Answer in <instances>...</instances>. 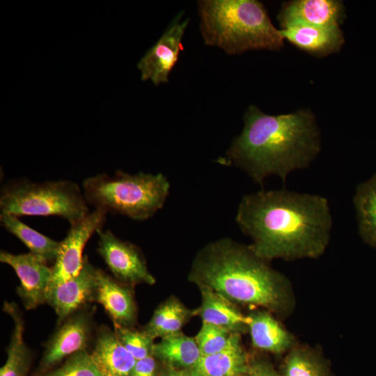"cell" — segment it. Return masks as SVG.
<instances>
[{
    "label": "cell",
    "mask_w": 376,
    "mask_h": 376,
    "mask_svg": "<svg viewBox=\"0 0 376 376\" xmlns=\"http://www.w3.org/2000/svg\"><path fill=\"white\" fill-rule=\"evenodd\" d=\"M235 221L263 259H316L327 249L332 215L327 198L285 189L244 195Z\"/></svg>",
    "instance_id": "6da1fadb"
},
{
    "label": "cell",
    "mask_w": 376,
    "mask_h": 376,
    "mask_svg": "<svg viewBox=\"0 0 376 376\" xmlns=\"http://www.w3.org/2000/svg\"><path fill=\"white\" fill-rule=\"evenodd\" d=\"M244 123L220 162L241 169L259 185L270 175L285 182L291 173L310 166L320 152V132L308 109L269 115L251 106Z\"/></svg>",
    "instance_id": "7a4b0ae2"
},
{
    "label": "cell",
    "mask_w": 376,
    "mask_h": 376,
    "mask_svg": "<svg viewBox=\"0 0 376 376\" xmlns=\"http://www.w3.org/2000/svg\"><path fill=\"white\" fill-rule=\"evenodd\" d=\"M269 263L250 245L223 238L198 251L187 278L198 288L210 289L236 306L285 316L295 306L292 286Z\"/></svg>",
    "instance_id": "3957f363"
},
{
    "label": "cell",
    "mask_w": 376,
    "mask_h": 376,
    "mask_svg": "<svg viewBox=\"0 0 376 376\" xmlns=\"http://www.w3.org/2000/svg\"><path fill=\"white\" fill-rule=\"evenodd\" d=\"M205 44L228 54L251 49L278 50L283 37L263 5L256 0H202L198 2Z\"/></svg>",
    "instance_id": "277c9868"
},
{
    "label": "cell",
    "mask_w": 376,
    "mask_h": 376,
    "mask_svg": "<svg viewBox=\"0 0 376 376\" xmlns=\"http://www.w3.org/2000/svg\"><path fill=\"white\" fill-rule=\"evenodd\" d=\"M83 193L88 205L136 221L152 217L162 209L170 183L162 173L130 174L118 170L114 175L99 173L86 178Z\"/></svg>",
    "instance_id": "5b68a950"
},
{
    "label": "cell",
    "mask_w": 376,
    "mask_h": 376,
    "mask_svg": "<svg viewBox=\"0 0 376 376\" xmlns=\"http://www.w3.org/2000/svg\"><path fill=\"white\" fill-rule=\"evenodd\" d=\"M1 212L16 217L57 216L70 225L90 212L79 185L71 180L33 182L26 178L7 182L0 191Z\"/></svg>",
    "instance_id": "8992f818"
},
{
    "label": "cell",
    "mask_w": 376,
    "mask_h": 376,
    "mask_svg": "<svg viewBox=\"0 0 376 376\" xmlns=\"http://www.w3.org/2000/svg\"><path fill=\"white\" fill-rule=\"evenodd\" d=\"M94 309L89 306L77 311L59 324L45 345L37 370H50L70 355L87 350L93 337Z\"/></svg>",
    "instance_id": "52a82bcc"
},
{
    "label": "cell",
    "mask_w": 376,
    "mask_h": 376,
    "mask_svg": "<svg viewBox=\"0 0 376 376\" xmlns=\"http://www.w3.org/2000/svg\"><path fill=\"white\" fill-rule=\"evenodd\" d=\"M97 252L102 257L111 276L130 285L155 283L141 250L134 244L118 237L110 230L100 229Z\"/></svg>",
    "instance_id": "ba28073f"
},
{
    "label": "cell",
    "mask_w": 376,
    "mask_h": 376,
    "mask_svg": "<svg viewBox=\"0 0 376 376\" xmlns=\"http://www.w3.org/2000/svg\"><path fill=\"white\" fill-rule=\"evenodd\" d=\"M107 214L103 210L95 208L84 218L70 225L67 235L60 241L56 257L52 266V278L49 288L79 273L84 263V249L91 237L102 229Z\"/></svg>",
    "instance_id": "9c48e42d"
},
{
    "label": "cell",
    "mask_w": 376,
    "mask_h": 376,
    "mask_svg": "<svg viewBox=\"0 0 376 376\" xmlns=\"http://www.w3.org/2000/svg\"><path fill=\"white\" fill-rule=\"evenodd\" d=\"M1 263L10 265L19 279L17 294L24 307L27 310L35 309L46 303L52 282V267L40 257L31 252L13 254L1 250Z\"/></svg>",
    "instance_id": "30bf717a"
},
{
    "label": "cell",
    "mask_w": 376,
    "mask_h": 376,
    "mask_svg": "<svg viewBox=\"0 0 376 376\" xmlns=\"http://www.w3.org/2000/svg\"><path fill=\"white\" fill-rule=\"evenodd\" d=\"M182 13H179L159 40L140 59L137 68L142 81L151 80L157 86L166 83L168 77L178 61L182 49V39L189 19L181 21Z\"/></svg>",
    "instance_id": "8fae6325"
},
{
    "label": "cell",
    "mask_w": 376,
    "mask_h": 376,
    "mask_svg": "<svg viewBox=\"0 0 376 376\" xmlns=\"http://www.w3.org/2000/svg\"><path fill=\"white\" fill-rule=\"evenodd\" d=\"M97 269L84 256L79 273L65 282L49 289L46 304L57 315V324L95 301Z\"/></svg>",
    "instance_id": "7c38bea8"
},
{
    "label": "cell",
    "mask_w": 376,
    "mask_h": 376,
    "mask_svg": "<svg viewBox=\"0 0 376 376\" xmlns=\"http://www.w3.org/2000/svg\"><path fill=\"white\" fill-rule=\"evenodd\" d=\"M134 287L117 281L105 271L97 269L95 301L101 304L114 327H134L137 306Z\"/></svg>",
    "instance_id": "4fadbf2b"
},
{
    "label": "cell",
    "mask_w": 376,
    "mask_h": 376,
    "mask_svg": "<svg viewBox=\"0 0 376 376\" xmlns=\"http://www.w3.org/2000/svg\"><path fill=\"white\" fill-rule=\"evenodd\" d=\"M344 15L343 3L334 0H297L285 3L278 19L282 28L300 24L339 26Z\"/></svg>",
    "instance_id": "5bb4252c"
},
{
    "label": "cell",
    "mask_w": 376,
    "mask_h": 376,
    "mask_svg": "<svg viewBox=\"0 0 376 376\" xmlns=\"http://www.w3.org/2000/svg\"><path fill=\"white\" fill-rule=\"evenodd\" d=\"M94 339L90 354L102 376H132L136 360L120 342L114 330L101 325Z\"/></svg>",
    "instance_id": "9a60e30c"
},
{
    "label": "cell",
    "mask_w": 376,
    "mask_h": 376,
    "mask_svg": "<svg viewBox=\"0 0 376 376\" xmlns=\"http://www.w3.org/2000/svg\"><path fill=\"white\" fill-rule=\"evenodd\" d=\"M249 365L240 334H235L226 349L201 356L194 366L185 371L189 376H243L247 373Z\"/></svg>",
    "instance_id": "2e32d148"
},
{
    "label": "cell",
    "mask_w": 376,
    "mask_h": 376,
    "mask_svg": "<svg viewBox=\"0 0 376 376\" xmlns=\"http://www.w3.org/2000/svg\"><path fill=\"white\" fill-rule=\"evenodd\" d=\"M284 39L315 56H324L339 51L344 38L339 26H315L295 24L282 28Z\"/></svg>",
    "instance_id": "e0dca14e"
},
{
    "label": "cell",
    "mask_w": 376,
    "mask_h": 376,
    "mask_svg": "<svg viewBox=\"0 0 376 376\" xmlns=\"http://www.w3.org/2000/svg\"><path fill=\"white\" fill-rule=\"evenodd\" d=\"M201 304L196 308L202 322L214 324L232 333L249 331V317L242 314L236 305L217 292L205 288H198Z\"/></svg>",
    "instance_id": "ac0fdd59"
},
{
    "label": "cell",
    "mask_w": 376,
    "mask_h": 376,
    "mask_svg": "<svg viewBox=\"0 0 376 376\" xmlns=\"http://www.w3.org/2000/svg\"><path fill=\"white\" fill-rule=\"evenodd\" d=\"M249 331L252 345L258 350L281 354L295 345L293 336L265 309L255 310L249 315Z\"/></svg>",
    "instance_id": "d6986e66"
},
{
    "label": "cell",
    "mask_w": 376,
    "mask_h": 376,
    "mask_svg": "<svg viewBox=\"0 0 376 376\" xmlns=\"http://www.w3.org/2000/svg\"><path fill=\"white\" fill-rule=\"evenodd\" d=\"M3 310L12 318L13 329L6 350V361L0 369V376H27L32 354L24 339L25 327L22 314L15 302L5 301Z\"/></svg>",
    "instance_id": "ffe728a7"
},
{
    "label": "cell",
    "mask_w": 376,
    "mask_h": 376,
    "mask_svg": "<svg viewBox=\"0 0 376 376\" xmlns=\"http://www.w3.org/2000/svg\"><path fill=\"white\" fill-rule=\"evenodd\" d=\"M196 309L188 308L179 299L171 296L154 311L148 322L141 329L152 339L164 338L181 332Z\"/></svg>",
    "instance_id": "44dd1931"
},
{
    "label": "cell",
    "mask_w": 376,
    "mask_h": 376,
    "mask_svg": "<svg viewBox=\"0 0 376 376\" xmlns=\"http://www.w3.org/2000/svg\"><path fill=\"white\" fill-rule=\"evenodd\" d=\"M152 355L167 367L183 370L194 366L201 357L195 338L182 331L155 343Z\"/></svg>",
    "instance_id": "7402d4cb"
},
{
    "label": "cell",
    "mask_w": 376,
    "mask_h": 376,
    "mask_svg": "<svg viewBox=\"0 0 376 376\" xmlns=\"http://www.w3.org/2000/svg\"><path fill=\"white\" fill-rule=\"evenodd\" d=\"M352 201L359 236L376 248V172L357 186Z\"/></svg>",
    "instance_id": "603a6c76"
},
{
    "label": "cell",
    "mask_w": 376,
    "mask_h": 376,
    "mask_svg": "<svg viewBox=\"0 0 376 376\" xmlns=\"http://www.w3.org/2000/svg\"><path fill=\"white\" fill-rule=\"evenodd\" d=\"M1 226L10 233L17 237L29 249V252L49 263H54L60 242L56 241L31 228L18 217L1 212Z\"/></svg>",
    "instance_id": "cb8c5ba5"
},
{
    "label": "cell",
    "mask_w": 376,
    "mask_h": 376,
    "mask_svg": "<svg viewBox=\"0 0 376 376\" xmlns=\"http://www.w3.org/2000/svg\"><path fill=\"white\" fill-rule=\"evenodd\" d=\"M283 376H327V370L315 352L293 347L284 361Z\"/></svg>",
    "instance_id": "d4e9b609"
},
{
    "label": "cell",
    "mask_w": 376,
    "mask_h": 376,
    "mask_svg": "<svg viewBox=\"0 0 376 376\" xmlns=\"http://www.w3.org/2000/svg\"><path fill=\"white\" fill-rule=\"evenodd\" d=\"M32 376H102L90 352L87 350L77 352L64 360L56 368Z\"/></svg>",
    "instance_id": "484cf974"
},
{
    "label": "cell",
    "mask_w": 376,
    "mask_h": 376,
    "mask_svg": "<svg viewBox=\"0 0 376 376\" xmlns=\"http://www.w3.org/2000/svg\"><path fill=\"white\" fill-rule=\"evenodd\" d=\"M235 334L237 333H232L214 324L202 322L201 327L194 338L201 356H207L226 349Z\"/></svg>",
    "instance_id": "4316f807"
},
{
    "label": "cell",
    "mask_w": 376,
    "mask_h": 376,
    "mask_svg": "<svg viewBox=\"0 0 376 376\" xmlns=\"http://www.w3.org/2000/svg\"><path fill=\"white\" fill-rule=\"evenodd\" d=\"M114 331L122 345L136 361L152 355L155 340L142 329L114 327Z\"/></svg>",
    "instance_id": "83f0119b"
},
{
    "label": "cell",
    "mask_w": 376,
    "mask_h": 376,
    "mask_svg": "<svg viewBox=\"0 0 376 376\" xmlns=\"http://www.w3.org/2000/svg\"><path fill=\"white\" fill-rule=\"evenodd\" d=\"M157 361L153 355L137 360L132 376H159Z\"/></svg>",
    "instance_id": "f1b7e54d"
},
{
    "label": "cell",
    "mask_w": 376,
    "mask_h": 376,
    "mask_svg": "<svg viewBox=\"0 0 376 376\" xmlns=\"http://www.w3.org/2000/svg\"><path fill=\"white\" fill-rule=\"evenodd\" d=\"M245 376H282L276 372L269 364L256 361L250 363Z\"/></svg>",
    "instance_id": "f546056e"
},
{
    "label": "cell",
    "mask_w": 376,
    "mask_h": 376,
    "mask_svg": "<svg viewBox=\"0 0 376 376\" xmlns=\"http://www.w3.org/2000/svg\"><path fill=\"white\" fill-rule=\"evenodd\" d=\"M166 370L160 373L159 376H189L185 370H177L168 367Z\"/></svg>",
    "instance_id": "4dcf8cb0"
},
{
    "label": "cell",
    "mask_w": 376,
    "mask_h": 376,
    "mask_svg": "<svg viewBox=\"0 0 376 376\" xmlns=\"http://www.w3.org/2000/svg\"><path fill=\"white\" fill-rule=\"evenodd\" d=\"M245 375H246V374H245ZM245 375H243V376H245Z\"/></svg>",
    "instance_id": "1f68e13d"
}]
</instances>
